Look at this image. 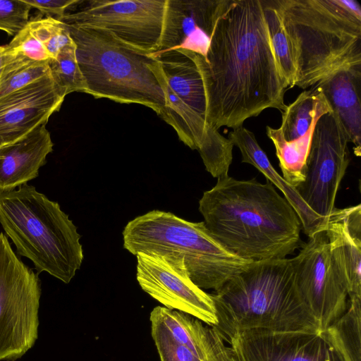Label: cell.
Listing matches in <instances>:
<instances>
[{
  "instance_id": "cell-25",
  "label": "cell",
  "mask_w": 361,
  "mask_h": 361,
  "mask_svg": "<svg viewBox=\"0 0 361 361\" xmlns=\"http://www.w3.org/2000/svg\"><path fill=\"white\" fill-rule=\"evenodd\" d=\"M6 51L10 58L0 75V98L50 74L49 61H32Z\"/></svg>"
},
{
  "instance_id": "cell-14",
  "label": "cell",
  "mask_w": 361,
  "mask_h": 361,
  "mask_svg": "<svg viewBox=\"0 0 361 361\" xmlns=\"http://www.w3.org/2000/svg\"><path fill=\"white\" fill-rule=\"evenodd\" d=\"M331 111L321 88L316 85L305 90L282 114L279 128L266 127L272 141L283 178L295 188L305 178L307 157L318 119Z\"/></svg>"
},
{
  "instance_id": "cell-15",
  "label": "cell",
  "mask_w": 361,
  "mask_h": 361,
  "mask_svg": "<svg viewBox=\"0 0 361 361\" xmlns=\"http://www.w3.org/2000/svg\"><path fill=\"white\" fill-rule=\"evenodd\" d=\"M159 77L166 97V106L160 117L173 127L185 145L198 151L206 170L213 177L228 175L233 143L168 87L161 67Z\"/></svg>"
},
{
  "instance_id": "cell-21",
  "label": "cell",
  "mask_w": 361,
  "mask_h": 361,
  "mask_svg": "<svg viewBox=\"0 0 361 361\" xmlns=\"http://www.w3.org/2000/svg\"><path fill=\"white\" fill-rule=\"evenodd\" d=\"M152 55L160 64L168 87L206 120V95L196 54L178 48Z\"/></svg>"
},
{
  "instance_id": "cell-6",
  "label": "cell",
  "mask_w": 361,
  "mask_h": 361,
  "mask_svg": "<svg viewBox=\"0 0 361 361\" xmlns=\"http://www.w3.org/2000/svg\"><path fill=\"white\" fill-rule=\"evenodd\" d=\"M66 25L76 46L87 94L121 104H142L161 116L166 97L159 63L152 54L130 47L104 30Z\"/></svg>"
},
{
  "instance_id": "cell-11",
  "label": "cell",
  "mask_w": 361,
  "mask_h": 361,
  "mask_svg": "<svg viewBox=\"0 0 361 361\" xmlns=\"http://www.w3.org/2000/svg\"><path fill=\"white\" fill-rule=\"evenodd\" d=\"M291 260L300 296L319 330L324 331L348 305L347 286L332 256L325 228L309 236Z\"/></svg>"
},
{
  "instance_id": "cell-4",
  "label": "cell",
  "mask_w": 361,
  "mask_h": 361,
  "mask_svg": "<svg viewBox=\"0 0 361 361\" xmlns=\"http://www.w3.org/2000/svg\"><path fill=\"white\" fill-rule=\"evenodd\" d=\"M292 44L295 86L305 90L361 66V7L356 0H275Z\"/></svg>"
},
{
  "instance_id": "cell-9",
  "label": "cell",
  "mask_w": 361,
  "mask_h": 361,
  "mask_svg": "<svg viewBox=\"0 0 361 361\" xmlns=\"http://www.w3.org/2000/svg\"><path fill=\"white\" fill-rule=\"evenodd\" d=\"M41 282L0 232V361H15L38 338Z\"/></svg>"
},
{
  "instance_id": "cell-12",
  "label": "cell",
  "mask_w": 361,
  "mask_h": 361,
  "mask_svg": "<svg viewBox=\"0 0 361 361\" xmlns=\"http://www.w3.org/2000/svg\"><path fill=\"white\" fill-rule=\"evenodd\" d=\"M137 280L142 289L169 310H176L214 326L217 323L210 294L190 279L182 259L138 252Z\"/></svg>"
},
{
  "instance_id": "cell-18",
  "label": "cell",
  "mask_w": 361,
  "mask_h": 361,
  "mask_svg": "<svg viewBox=\"0 0 361 361\" xmlns=\"http://www.w3.org/2000/svg\"><path fill=\"white\" fill-rule=\"evenodd\" d=\"M53 146L44 123L20 139L0 147V191L15 189L37 177Z\"/></svg>"
},
{
  "instance_id": "cell-2",
  "label": "cell",
  "mask_w": 361,
  "mask_h": 361,
  "mask_svg": "<svg viewBox=\"0 0 361 361\" xmlns=\"http://www.w3.org/2000/svg\"><path fill=\"white\" fill-rule=\"evenodd\" d=\"M199 211L211 234L250 262L286 258L300 245L301 222L287 200L267 180L228 175L204 192Z\"/></svg>"
},
{
  "instance_id": "cell-31",
  "label": "cell",
  "mask_w": 361,
  "mask_h": 361,
  "mask_svg": "<svg viewBox=\"0 0 361 361\" xmlns=\"http://www.w3.org/2000/svg\"><path fill=\"white\" fill-rule=\"evenodd\" d=\"M30 9L23 0H0V30L16 36L30 21Z\"/></svg>"
},
{
  "instance_id": "cell-30",
  "label": "cell",
  "mask_w": 361,
  "mask_h": 361,
  "mask_svg": "<svg viewBox=\"0 0 361 361\" xmlns=\"http://www.w3.org/2000/svg\"><path fill=\"white\" fill-rule=\"evenodd\" d=\"M194 326L204 352L203 361H238L214 327L205 326L197 319H194Z\"/></svg>"
},
{
  "instance_id": "cell-28",
  "label": "cell",
  "mask_w": 361,
  "mask_h": 361,
  "mask_svg": "<svg viewBox=\"0 0 361 361\" xmlns=\"http://www.w3.org/2000/svg\"><path fill=\"white\" fill-rule=\"evenodd\" d=\"M27 27L45 48L51 59L63 48L74 44L66 24L54 18L37 16L30 20Z\"/></svg>"
},
{
  "instance_id": "cell-16",
  "label": "cell",
  "mask_w": 361,
  "mask_h": 361,
  "mask_svg": "<svg viewBox=\"0 0 361 361\" xmlns=\"http://www.w3.org/2000/svg\"><path fill=\"white\" fill-rule=\"evenodd\" d=\"M66 96L49 74L0 98V137L8 144L47 124Z\"/></svg>"
},
{
  "instance_id": "cell-10",
  "label": "cell",
  "mask_w": 361,
  "mask_h": 361,
  "mask_svg": "<svg viewBox=\"0 0 361 361\" xmlns=\"http://www.w3.org/2000/svg\"><path fill=\"white\" fill-rule=\"evenodd\" d=\"M347 135L331 111L318 119L305 164L304 180L295 187L303 202L325 222L335 209L349 164Z\"/></svg>"
},
{
  "instance_id": "cell-32",
  "label": "cell",
  "mask_w": 361,
  "mask_h": 361,
  "mask_svg": "<svg viewBox=\"0 0 361 361\" xmlns=\"http://www.w3.org/2000/svg\"><path fill=\"white\" fill-rule=\"evenodd\" d=\"M4 47L11 54L27 60L48 61L51 59L45 48L27 26Z\"/></svg>"
},
{
  "instance_id": "cell-24",
  "label": "cell",
  "mask_w": 361,
  "mask_h": 361,
  "mask_svg": "<svg viewBox=\"0 0 361 361\" xmlns=\"http://www.w3.org/2000/svg\"><path fill=\"white\" fill-rule=\"evenodd\" d=\"M326 331L348 361H361V298L348 299L346 311Z\"/></svg>"
},
{
  "instance_id": "cell-19",
  "label": "cell",
  "mask_w": 361,
  "mask_h": 361,
  "mask_svg": "<svg viewBox=\"0 0 361 361\" xmlns=\"http://www.w3.org/2000/svg\"><path fill=\"white\" fill-rule=\"evenodd\" d=\"M228 138L233 146L239 149L242 162L252 165L265 176L267 180L282 192L283 197L296 212L301 222L302 228L307 237L325 228L326 222L307 207L295 188L289 185L275 170L252 132L242 126L233 129L228 133Z\"/></svg>"
},
{
  "instance_id": "cell-23",
  "label": "cell",
  "mask_w": 361,
  "mask_h": 361,
  "mask_svg": "<svg viewBox=\"0 0 361 361\" xmlns=\"http://www.w3.org/2000/svg\"><path fill=\"white\" fill-rule=\"evenodd\" d=\"M265 20L274 57L287 89L295 87L296 66L291 42L287 35L275 0H263Z\"/></svg>"
},
{
  "instance_id": "cell-20",
  "label": "cell",
  "mask_w": 361,
  "mask_h": 361,
  "mask_svg": "<svg viewBox=\"0 0 361 361\" xmlns=\"http://www.w3.org/2000/svg\"><path fill=\"white\" fill-rule=\"evenodd\" d=\"M336 114L355 156L361 154V66L340 70L317 85ZM316 86V85H315Z\"/></svg>"
},
{
  "instance_id": "cell-22",
  "label": "cell",
  "mask_w": 361,
  "mask_h": 361,
  "mask_svg": "<svg viewBox=\"0 0 361 361\" xmlns=\"http://www.w3.org/2000/svg\"><path fill=\"white\" fill-rule=\"evenodd\" d=\"M230 1L179 0V43L176 49L191 51L205 59L216 22Z\"/></svg>"
},
{
  "instance_id": "cell-34",
  "label": "cell",
  "mask_w": 361,
  "mask_h": 361,
  "mask_svg": "<svg viewBox=\"0 0 361 361\" xmlns=\"http://www.w3.org/2000/svg\"><path fill=\"white\" fill-rule=\"evenodd\" d=\"M6 145V144L4 143V142L3 141V140L0 137V147H1V146H2V145Z\"/></svg>"
},
{
  "instance_id": "cell-8",
  "label": "cell",
  "mask_w": 361,
  "mask_h": 361,
  "mask_svg": "<svg viewBox=\"0 0 361 361\" xmlns=\"http://www.w3.org/2000/svg\"><path fill=\"white\" fill-rule=\"evenodd\" d=\"M104 30L137 51L155 54L177 46V0H78L60 20Z\"/></svg>"
},
{
  "instance_id": "cell-3",
  "label": "cell",
  "mask_w": 361,
  "mask_h": 361,
  "mask_svg": "<svg viewBox=\"0 0 361 361\" xmlns=\"http://www.w3.org/2000/svg\"><path fill=\"white\" fill-rule=\"evenodd\" d=\"M222 337L235 332L320 331L298 291L291 258L250 262L210 294Z\"/></svg>"
},
{
  "instance_id": "cell-5",
  "label": "cell",
  "mask_w": 361,
  "mask_h": 361,
  "mask_svg": "<svg viewBox=\"0 0 361 361\" xmlns=\"http://www.w3.org/2000/svg\"><path fill=\"white\" fill-rule=\"evenodd\" d=\"M0 224L19 255L39 274L68 283L80 268L83 250L77 227L60 205L24 183L0 191Z\"/></svg>"
},
{
  "instance_id": "cell-13",
  "label": "cell",
  "mask_w": 361,
  "mask_h": 361,
  "mask_svg": "<svg viewBox=\"0 0 361 361\" xmlns=\"http://www.w3.org/2000/svg\"><path fill=\"white\" fill-rule=\"evenodd\" d=\"M238 361H348L324 331H245L222 337Z\"/></svg>"
},
{
  "instance_id": "cell-17",
  "label": "cell",
  "mask_w": 361,
  "mask_h": 361,
  "mask_svg": "<svg viewBox=\"0 0 361 361\" xmlns=\"http://www.w3.org/2000/svg\"><path fill=\"white\" fill-rule=\"evenodd\" d=\"M325 231L348 299L361 298V205L335 208Z\"/></svg>"
},
{
  "instance_id": "cell-7",
  "label": "cell",
  "mask_w": 361,
  "mask_h": 361,
  "mask_svg": "<svg viewBox=\"0 0 361 361\" xmlns=\"http://www.w3.org/2000/svg\"><path fill=\"white\" fill-rule=\"evenodd\" d=\"M123 247L134 255L154 252L184 261L192 281L201 289L217 290L250 262L225 248L202 222L153 210L129 221Z\"/></svg>"
},
{
  "instance_id": "cell-26",
  "label": "cell",
  "mask_w": 361,
  "mask_h": 361,
  "mask_svg": "<svg viewBox=\"0 0 361 361\" xmlns=\"http://www.w3.org/2000/svg\"><path fill=\"white\" fill-rule=\"evenodd\" d=\"M75 51L74 43L63 48L54 59L49 61L50 75L66 95L73 92L87 93V91Z\"/></svg>"
},
{
  "instance_id": "cell-1",
  "label": "cell",
  "mask_w": 361,
  "mask_h": 361,
  "mask_svg": "<svg viewBox=\"0 0 361 361\" xmlns=\"http://www.w3.org/2000/svg\"><path fill=\"white\" fill-rule=\"evenodd\" d=\"M196 59L206 120L216 130L235 129L267 109L285 111L287 88L270 42L263 0H231L216 22L205 59L197 54Z\"/></svg>"
},
{
  "instance_id": "cell-27",
  "label": "cell",
  "mask_w": 361,
  "mask_h": 361,
  "mask_svg": "<svg viewBox=\"0 0 361 361\" xmlns=\"http://www.w3.org/2000/svg\"><path fill=\"white\" fill-rule=\"evenodd\" d=\"M150 316L159 320L178 342L204 360V352L195 332L192 317L161 306L154 307Z\"/></svg>"
},
{
  "instance_id": "cell-33",
  "label": "cell",
  "mask_w": 361,
  "mask_h": 361,
  "mask_svg": "<svg viewBox=\"0 0 361 361\" xmlns=\"http://www.w3.org/2000/svg\"><path fill=\"white\" fill-rule=\"evenodd\" d=\"M31 8H35L42 14L61 20L66 11L78 0H23Z\"/></svg>"
},
{
  "instance_id": "cell-29",
  "label": "cell",
  "mask_w": 361,
  "mask_h": 361,
  "mask_svg": "<svg viewBox=\"0 0 361 361\" xmlns=\"http://www.w3.org/2000/svg\"><path fill=\"white\" fill-rule=\"evenodd\" d=\"M152 337L161 361H203L184 345L178 342L163 324L150 316Z\"/></svg>"
}]
</instances>
